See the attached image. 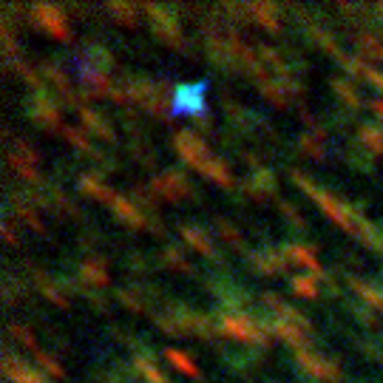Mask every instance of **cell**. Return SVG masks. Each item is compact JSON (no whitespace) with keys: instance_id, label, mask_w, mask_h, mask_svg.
Listing matches in <instances>:
<instances>
[{"instance_id":"obj_34","label":"cell","mask_w":383,"mask_h":383,"mask_svg":"<svg viewBox=\"0 0 383 383\" xmlns=\"http://www.w3.org/2000/svg\"><path fill=\"white\" fill-rule=\"evenodd\" d=\"M343 304H347L349 315H352L358 323H363L367 330H378V318H375V310H372V306H367L363 301H343Z\"/></svg>"},{"instance_id":"obj_7","label":"cell","mask_w":383,"mask_h":383,"mask_svg":"<svg viewBox=\"0 0 383 383\" xmlns=\"http://www.w3.org/2000/svg\"><path fill=\"white\" fill-rule=\"evenodd\" d=\"M204 91H207V83H182V85H176V91H174V114H185V117H190V120L204 117L207 114Z\"/></svg>"},{"instance_id":"obj_14","label":"cell","mask_w":383,"mask_h":383,"mask_svg":"<svg viewBox=\"0 0 383 383\" xmlns=\"http://www.w3.org/2000/svg\"><path fill=\"white\" fill-rule=\"evenodd\" d=\"M343 281H347V287L358 295V301H363L367 306H372V310L383 313V287H378L372 281H363L352 273H343Z\"/></svg>"},{"instance_id":"obj_16","label":"cell","mask_w":383,"mask_h":383,"mask_svg":"<svg viewBox=\"0 0 383 383\" xmlns=\"http://www.w3.org/2000/svg\"><path fill=\"white\" fill-rule=\"evenodd\" d=\"M244 9H247L250 23H259L261 29L273 31V34L281 31V17H278L281 6H276V3H244Z\"/></svg>"},{"instance_id":"obj_41","label":"cell","mask_w":383,"mask_h":383,"mask_svg":"<svg viewBox=\"0 0 383 383\" xmlns=\"http://www.w3.org/2000/svg\"><path fill=\"white\" fill-rule=\"evenodd\" d=\"M153 264H157V261H153V259H148L145 253H137V250H131V253L125 256V267H128L131 273H137V276H145V273H150V270H153Z\"/></svg>"},{"instance_id":"obj_24","label":"cell","mask_w":383,"mask_h":383,"mask_svg":"<svg viewBox=\"0 0 383 383\" xmlns=\"http://www.w3.org/2000/svg\"><path fill=\"white\" fill-rule=\"evenodd\" d=\"M140 9H142V6L122 3V0H108V3H105V12H108L117 23H122V26H137V23H140Z\"/></svg>"},{"instance_id":"obj_32","label":"cell","mask_w":383,"mask_h":383,"mask_svg":"<svg viewBox=\"0 0 383 383\" xmlns=\"http://www.w3.org/2000/svg\"><path fill=\"white\" fill-rule=\"evenodd\" d=\"M256 88L261 91V97L270 100L276 108H287V105H290V100H287V94H284V88H281V83L276 80V77H270V80H264V83H256Z\"/></svg>"},{"instance_id":"obj_31","label":"cell","mask_w":383,"mask_h":383,"mask_svg":"<svg viewBox=\"0 0 383 383\" xmlns=\"http://www.w3.org/2000/svg\"><path fill=\"white\" fill-rule=\"evenodd\" d=\"M213 224H216V233L230 244V247H233V250H239V253H247V244H244V239H241V233H239V230L233 227V224H230L227 219H222V216H216L213 219Z\"/></svg>"},{"instance_id":"obj_13","label":"cell","mask_w":383,"mask_h":383,"mask_svg":"<svg viewBox=\"0 0 383 383\" xmlns=\"http://www.w3.org/2000/svg\"><path fill=\"white\" fill-rule=\"evenodd\" d=\"M77 270V278L83 284H91V287H105L111 278H108V256L103 253H91L83 264L74 267Z\"/></svg>"},{"instance_id":"obj_11","label":"cell","mask_w":383,"mask_h":383,"mask_svg":"<svg viewBox=\"0 0 383 383\" xmlns=\"http://www.w3.org/2000/svg\"><path fill=\"white\" fill-rule=\"evenodd\" d=\"M278 250L284 253V259L290 261V264H295V267H304V270H310V276H315L318 281L327 276L321 270V264H318V259H315V247L313 244H298V241H287V244H281Z\"/></svg>"},{"instance_id":"obj_23","label":"cell","mask_w":383,"mask_h":383,"mask_svg":"<svg viewBox=\"0 0 383 383\" xmlns=\"http://www.w3.org/2000/svg\"><path fill=\"white\" fill-rule=\"evenodd\" d=\"M202 176H207L213 185H219V187H224V190H233L236 187V179H233V174H230V168H227V162L222 159V157H213L204 168H202Z\"/></svg>"},{"instance_id":"obj_51","label":"cell","mask_w":383,"mask_h":383,"mask_svg":"<svg viewBox=\"0 0 383 383\" xmlns=\"http://www.w3.org/2000/svg\"><path fill=\"white\" fill-rule=\"evenodd\" d=\"M341 383H355V380H341Z\"/></svg>"},{"instance_id":"obj_6","label":"cell","mask_w":383,"mask_h":383,"mask_svg":"<svg viewBox=\"0 0 383 383\" xmlns=\"http://www.w3.org/2000/svg\"><path fill=\"white\" fill-rule=\"evenodd\" d=\"M174 148H176V153H179V159H182L187 168L199 170V174H202V168L216 157V153L210 150L207 140L199 137L196 131H176V133H174Z\"/></svg>"},{"instance_id":"obj_25","label":"cell","mask_w":383,"mask_h":383,"mask_svg":"<svg viewBox=\"0 0 383 383\" xmlns=\"http://www.w3.org/2000/svg\"><path fill=\"white\" fill-rule=\"evenodd\" d=\"M343 159H347V165L349 168H355V170H360V174H372V170H375V157H372V153H367V150H363L358 142H349L347 148H343Z\"/></svg>"},{"instance_id":"obj_26","label":"cell","mask_w":383,"mask_h":383,"mask_svg":"<svg viewBox=\"0 0 383 383\" xmlns=\"http://www.w3.org/2000/svg\"><path fill=\"white\" fill-rule=\"evenodd\" d=\"M298 153H304V157H310L315 162L327 159V148H323V140L315 137V133H310V131H304L301 137H298Z\"/></svg>"},{"instance_id":"obj_44","label":"cell","mask_w":383,"mask_h":383,"mask_svg":"<svg viewBox=\"0 0 383 383\" xmlns=\"http://www.w3.org/2000/svg\"><path fill=\"white\" fill-rule=\"evenodd\" d=\"M80 298L91 306L94 313H100V315H105L108 313V301L103 298V293H97V290H91L88 284H83V290H80Z\"/></svg>"},{"instance_id":"obj_12","label":"cell","mask_w":383,"mask_h":383,"mask_svg":"<svg viewBox=\"0 0 383 383\" xmlns=\"http://www.w3.org/2000/svg\"><path fill=\"white\" fill-rule=\"evenodd\" d=\"M108 207H111L114 219H117L120 224H125L128 230H142V227H148V213H145V210H140V207L133 204L128 196L117 194Z\"/></svg>"},{"instance_id":"obj_40","label":"cell","mask_w":383,"mask_h":383,"mask_svg":"<svg viewBox=\"0 0 383 383\" xmlns=\"http://www.w3.org/2000/svg\"><path fill=\"white\" fill-rule=\"evenodd\" d=\"M9 338H14L21 347H26V349H31V352H37V341H34V335H31V330L26 327V323H9Z\"/></svg>"},{"instance_id":"obj_4","label":"cell","mask_w":383,"mask_h":383,"mask_svg":"<svg viewBox=\"0 0 383 383\" xmlns=\"http://www.w3.org/2000/svg\"><path fill=\"white\" fill-rule=\"evenodd\" d=\"M293 360L306 378H313L318 383H341L343 380L338 358L318 355V349H295Z\"/></svg>"},{"instance_id":"obj_28","label":"cell","mask_w":383,"mask_h":383,"mask_svg":"<svg viewBox=\"0 0 383 383\" xmlns=\"http://www.w3.org/2000/svg\"><path fill=\"white\" fill-rule=\"evenodd\" d=\"M290 290L298 295V298H306V301H313L321 295V287H318V278L315 276H293L290 278Z\"/></svg>"},{"instance_id":"obj_29","label":"cell","mask_w":383,"mask_h":383,"mask_svg":"<svg viewBox=\"0 0 383 383\" xmlns=\"http://www.w3.org/2000/svg\"><path fill=\"white\" fill-rule=\"evenodd\" d=\"M247 182H250L259 194H264L267 199H270L273 194H276V187H278V182H276V170L273 168H261V170H256V174H250L247 176Z\"/></svg>"},{"instance_id":"obj_37","label":"cell","mask_w":383,"mask_h":383,"mask_svg":"<svg viewBox=\"0 0 383 383\" xmlns=\"http://www.w3.org/2000/svg\"><path fill=\"white\" fill-rule=\"evenodd\" d=\"M278 210H281V216L287 219V224H290L293 230H298V233H306V230H310V224H306V219L298 213V207L293 202L278 199Z\"/></svg>"},{"instance_id":"obj_8","label":"cell","mask_w":383,"mask_h":383,"mask_svg":"<svg viewBox=\"0 0 383 383\" xmlns=\"http://www.w3.org/2000/svg\"><path fill=\"white\" fill-rule=\"evenodd\" d=\"M179 227V236H182V241L187 244V247H194L196 253H202L204 259H210L216 267H219V273H227L224 270V259H222V253L216 250V244H213V239L207 236V230L204 227H199V224H190V222H185V224H176Z\"/></svg>"},{"instance_id":"obj_50","label":"cell","mask_w":383,"mask_h":383,"mask_svg":"<svg viewBox=\"0 0 383 383\" xmlns=\"http://www.w3.org/2000/svg\"><path fill=\"white\" fill-rule=\"evenodd\" d=\"M369 108L375 111V117L383 122V100H372V103H369Z\"/></svg>"},{"instance_id":"obj_36","label":"cell","mask_w":383,"mask_h":383,"mask_svg":"<svg viewBox=\"0 0 383 383\" xmlns=\"http://www.w3.org/2000/svg\"><path fill=\"white\" fill-rule=\"evenodd\" d=\"M114 295H117V301L125 306V310L137 313V315H145L148 313V304L131 290V287H120V290H114Z\"/></svg>"},{"instance_id":"obj_53","label":"cell","mask_w":383,"mask_h":383,"mask_svg":"<svg viewBox=\"0 0 383 383\" xmlns=\"http://www.w3.org/2000/svg\"><path fill=\"white\" fill-rule=\"evenodd\" d=\"M380 256H383V250H380Z\"/></svg>"},{"instance_id":"obj_30","label":"cell","mask_w":383,"mask_h":383,"mask_svg":"<svg viewBox=\"0 0 383 383\" xmlns=\"http://www.w3.org/2000/svg\"><path fill=\"white\" fill-rule=\"evenodd\" d=\"M128 153H131V157L137 159L142 168H153V165H157V150H153V148L148 145L145 137L131 140V142H128Z\"/></svg>"},{"instance_id":"obj_33","label":"cell","mask_w":383,"mask_h":383,"mask_svg":"<svg viewBox=\"0 0 383 383\" xmlns=\"http://www.w3.org/2000/svg\"><path fill=\"white\" fill-rule=\"evenodd\" d=\"M128 199H131L133 204H137L140 210H145V213H153V210H157V204H159V199L150 194V187H148V185H131Z\"/></svg>"},{"instance_id":"obj_17","label":"cell","mask_w":383,"mask_h":383,"mask_svg":"<svg viewBox=\"0 0 383 383\" xmlns=\"http://www.w3.org/2000/svg\"><path fill=\"white\" fill-rule=\"evenodd\" d=\"M352 40L358 46V54H360V60H367L369 66L372 63H383V40L369 31V29H360V31H352Z\"/></svg>"},{"instance_id":"obj_2","label":"cell","mask_w":383,"mask_h":383,"mask_svg":"<svg viewBox=\"0 0 383 383\" xmlns=\"http://www.w3.org/2000/svg\"><path fill=\"white\" fill-rule=\"evenodd\" d=\"M148 187H150L153 196L162 199V202H168V204H176V202H182V199H199L194 182H190V179L182 174V168H168V170H162V174H157V176L148 182Z\"/></svg>"},{"instance_id":"obj_52","label":"cell","mask_w":383,"mask_h":383,"mask_svg":"<svg viewBox=\"0 0 383 383\" xmlns=\"http://www.w3.org/2000/svg\"><path fill=\"white\" fill-rule=\"evenodd\" d=\"M380 287H383V276H380Z\"/></svg>"},{"instance_id":"obj_35","label":"cell","mask_w":383,"mask_h":383,"mask_svg":"<svg viewBox=\"0 0 383 383\" xmlns=\"http://www.w3.org/2000/svg\"><path fill=\"white\" fill-rule=\"evenodd\" d=\"M21 295H26V281L14 278V273L6 270V276H3V301H6V306H14L17 301H21Z\"/></svg>"},{"instance_id":"obj_48","label":"cell","mask_w":383,"mask_h":383,"mask_svg":"<svg viewBox=\"0 0 383 383\" xmlns=\"http://www.w3.org/2000/svg\"><path fill=\"white\" fill-rule=\"evenodd\" d=\"M0 230H3V239H6L9 247H21V241H17V236H14V230H12V222H9V219H3Z\"/></svg>"},{"instance_id":"obj_21","label":"cell","mask_w":383,"mask_h":383,"mask_svg":"<svg viewBox=\"0 0 383 383\" xmlns=\"http://www.w3.org/2000/svg\"><path fill=\"white\" fill-rule=\"evenodd\" d=\"M355 142L372 157H383V128H378L375 122H360Z\"/></svg>"},{"instance_id":"obj_20","label":"cell","mask_w":383,"mask_h":383,"mask_svg":"<svg viewBox=\"0 0 383 383\" xmlns=\"http://www.w3.org/2000/svg\"><path fill=\"white\" fill-rule=\"evenodd\" d=\"M80 54L85 57V60H88L94 68H100L103 74H111V68H114V51H111L108 46H103V43H97V40H85L83 49H80Z\"/></svg>"},{"instance_id":"obj_1","label":"cell","mask_w":383,"mask_h":383,"mask_svg":"<svg viewBox=\"0 0 383 383\" xmlns=\"http://www.w3.org/2000/svg\"><path fill=\"white\" fill-rule=\"evenodd\" d=\"M213 321H216V330L222 338H230V341H239L244 347H256V349H270L273 347V335H267L259 321L247 313H222L216 310L213 313Z\"/></svg>"},{"instance_id":"obj_42","label":"cell","mask_w":383,"mask_h":383,"mask_svg":"<svg viewBox=\"0 0 383 383\" xmlns=\"http://www.w3.org/2000/svg\"><path fill=\"white\" fill-rule=\"evenodd\" d=\"M150 321L157 323V327H159L165 335H174V338H182V335H185V332H182V327H179V323H176L174 318H170L165 310H157V313L150 315Z\"/></svg>"},{"instance_id":"obj_39","label":"cell","mask_w":383,"mask_h":383,"mask_svg":"<svg viewBox=\"0 0 383 383\" xmlns=\"http://www.w3.org/2000/svg\"><path fill=\"white\" fill-rule=\"evenodd\" d=\"M162 355H165V360L174 363V367H176L179 372H185V375H190V378H196V375H199L196 363H194V358H190V355H185V352H179V349H165Z\"/></svg>"},{"instance_id":"obj_27","label":"cell","mask_w":383,"mask_h":383,"mask_svg":"<svg viewBox=\"0 0 383 383\" xmlns=\"http://www.w3.org/2000/svg\"><path fill=\"white\" fill-rule=\"evenodd\" d=\"M133 369H137V375L145 380V383H170L168 375L159 369V363L157 360H148V358H137L133 355Z\"/></svg>"},{"instance_id":"obj_5","label":"cell","mask_w":383,"mask_h":383,"mask_svg":"<svg viewBox=\"0 0 383 383\" xmlns=\"http://www.w3.org/2000/svg\"><path fill=\"white\" fill-rule=\"evenodd\" d=\"M29 21H31L37 29H40V31L57 37V40H71V26H68V12H66V6H57V3H34V6L29 9Z\"/></svg>"},{"instance_id":"obj_9","label":"cell","mask_w":383,"mask_h":383,"mask_svg":"<svg viewBox=\"0 0 383 383\" xmlns=\"http://www.w3.org/2000/svg\"><path fill=\"white\" fill-rule=\"evenodd\" d=\"M3 375H6L9 383H51L46 378V372L31 369L29 363L9 347V343L3 347Z\"/></svg>"},{"instance_id":"obj_46","label":"cell","mask_w":383,"mask_h":383,"mask_svg":"<svg viewBox=\"0 0 383 383\" xmlns=\"http://www.w3.org/2000/svg\"><path fill=\"white\" fill-rule=\"evenodd\" d=\"M239 159H241L247 168H250L253 174H256V170H261V168H267V165L261 162V157H259L256 150H244V148H241V150H239Z\"/></svg>"},{"instance_id":"obj_47","label":"cell","mask_w":383,"mask_h":383,"mask_svg":"<svg viewBox=\"0 0 383 383\" xmlns=\"http://www.w3.org/2000/svg\"><path fill=\"white\" fill-rule=\"evenodd\" d=\"M367 83H369L372 88H378V91L383 94V71L372 66V68H369V74H367Z\"/></svg>"},{"instance_id":"obj_19","label":"cell","mask_w":383,"mask_h":383,"mask_svg":"<svg viewBox=\"0 0 383 383\" xmlns=\"http://www.w3.org/2000/svg\"><path fill=\"white\" fill-rule=\"evenodd\" d=\"M159 267H165V270H176V273H187V276H196V267L190 264L182 253V247L179 244H165V250L153 259Z\"/></svg>"},{"instance_id":"obj_45","label":"cell","mask_w":383,"mask_h":383,"mask_svg":"<svg viewBox=\"0 0 383 383\" xmlns=\"http://www.w3.org/2000/svg\"><path fill=\"white\" fill-rule=\"evenodd\" d=\"M290 179L304 190V194L306 196H310V199H315V194H318V190H321V185H315L310 176H306V174H301V170L298 168H290Z\"/></svg>"},{"instance_id":"obj_38","label":"cell","mask_w":383,"mask_h":383,"mask_svg":"<svg viewBox=\"0 0 383 383\" xmlns=\"http://www.w3.org/2000/svg\"><path fill=\"white\" fill-rule=\"evenodd\" d=\"M34 363H37V369L51 375V378H66V369L60 367V360H57L51 352H43V349H37L34 352Z\"/></svg>"},{"instance_id":"obj_43","label":"cell","mask_w":383,"mask_h":383,"mask_svg":"<svg viewBox=\"0 0 383 383\" xmlns=\"http://www.w3.org/2000/svg\"><path fill=\"white\" fill-rule=\"evenodd\" d=\"M12 150L17 153V157H23L26 162H31V165H37L40 162V150H37L29 140H23V137H14L12 140Z\"/></svg>"},{"instance_id":"obj_3","label":"cell","mask_w":383,"mask_h":383,"mask_svg":"<svg viewBox=\"0 0 383 383\" xmlns=\"http://www.w3.org/2000/svg\"><path fill=\"white\" fill-rule=\"evenodd\" d=\"M23 111H26V117L43 131H60L63 128L60 125V103L51 97L49 85L40 88V91H31L23 103Z\"/></svg>"},{"instance_id":"obj_15","label":"cell","mask_w":383,"mask_h":383,"mask_svg":"<svg viewBox=\"0 0 383 383\" xmlns=\"http://www.w3.org/2000/svg\"><path fill=\"white\" fill-rule=\"evenodd\" d=\"M77 114H80V120H83V125L88 128L91 137H97V140H103V142H117V128H114L100 111H94V108L83 105Z\"/></svg>"},{"instance_id":"obj_10","label":"cell","mask_w":383,"mask_h":383,"mask_svg":"<svg viewBox=\"0 0 383 383\" xmlns=\"http://www.w3.org/2000/svg\"><path fill=\"white\" fill-rule=\"evenodd\" d=\"M247 264L256 276H284L290 261L284 259L281 250H273V247H264V250H247L244 253Z\"/></svg>"},{"instance_id":"obj_22","label":"cell","mask_w":383,"mask_h":383,"mask_svg":"<svg viewBox=\"0 0 383 383\" xmlns=\"http://www.w3.org/2000/svg\"><path fill=\"white\" fill-rule=\"evenodd\" d=\"M330 85L335 91V97L347 105V111H358V108H363V103H367V100H363V94L349 80H343V77H332Z\"/></svg>"},{"instance_id":"obj_18","label":"cell","mask_w":383,"mask_h":383,"mask_svg":"<svg viewBox=\"0 0 383 383\" xmlns=\"http://www.w3.org/2000/svg\"><path fill=\"white\" fill-rule=\"evenodd\" d=\"M77 190H80V194H85V196H91V199H97V202H105V204H111L114 196H117V190H111L103 182V176H97V174L77 176Z\"/></svg>"},{"instance_id":"obj_49","label":"cell","mask_w":383,"mask_h":383,"mask_svg":"<svg viewBox=\"0 0 383 383\" xmlns=\"http://www.w3.org/2000/svg\"><path fill=\"white\" fill-rule=\"evenodd\" d=\"M194 125H196L199 131H207V133H216V131H213V122H210V117H207V114H204V117H196V120H194Z\"/></svg>"}]
</instances>
